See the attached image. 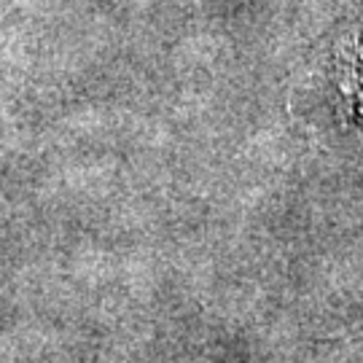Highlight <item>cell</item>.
Returning <instances> with one entry per match:
<instances>
[{
	"instance_id": "1",
	"label": "cell",
	"mask_w": 363,
	"mask_h": 363,
	"mask_svg": "<svg viewBox=\"0 0 363 363\" xmlns=\"http://www.w3.org/2000/svg\"><path fill=\"white\" fill-rule=\"evenodd\" d=\"M352 73H350V100H352V108H355V113L358 118L363 121V52L355 57V62H352Z\"/></svg>"
}]
</instances>
